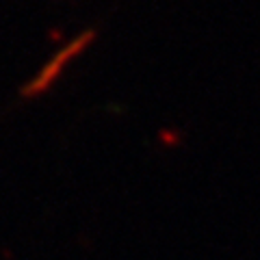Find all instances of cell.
Instances as JSON below:
<instances>
[{
  "label": "cell",
  "instance_id": "obj_1",
  "mask_svg": "<svg viewBox=\"0 0 260 260\" xmlns=\"http://www.w3.org/2000/svg\"><path fill=\"white\" fill-rule=\"evenodd\" d=\"M91 42H93V30L80 32L76 39H72V42L65 46L63 50L56 52L52 59L44 65V70L39 72V74L32 78L26 87H24V95H39V93H44L48 87H52L54 80L61 76V72L68 68V63H70L72 59H76V56L83 52Z\"/></svg>",
  "mask_w": 260,
  "mask_h": 260
}]
</instances>
